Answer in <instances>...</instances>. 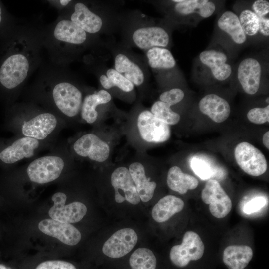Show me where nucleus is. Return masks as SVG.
<instances>
[{
  "label": "nucleus",
  "instance_id": "f257e3e1",
  "mask_svg": "<svg viewBox=\"0 0 269 269\" xmlns=\"http://www.w3.org/2000/svg\"><path fill=\"white\" fill-rule=\"evenodd\" d=\"M204 249V245L199 235L192 231H187L182 243L171 249L170 259L175 266L184 267L190 261L200 259L203 255Z\"/></svg>",
  "mask_w": 269,
  "mask_h": 269
},
{
  "label": "nucleus",
  "instance_id": "f03ea898",
  "mask_svg": "<svg viewBox=\"0 0 269 269\" xmlns=\"http://www.w3.org/2000/svg\"><path fill=\"white\" fill-rule=\"evenodd\" d=\"M29 68L28 60L24 55H9L0 66V83L7 89L15 88L25 79Z\"/></svg>",
  "mask_w": 269,
  "mask_h": 269
},
{
  "label": "nucleus",
  "instance_id": "7ed1b4c3",
  "mask_svg": "<svg viewBox=\"0 0 269 269\" xmlns=\"http://www.w3.org/2000/svg\"><path fill=\"white\" fill-rule=\"evenodd\" d=\"M234 156L240 168L248 175L259 176L267 170V162L264 154L247 142H242L236 145Z\"/></svg>",
  "mask_w": 269,
  "mask_h": 269
},
{
  "label": "nucleus",
  "instance_id": "20e7f679",
  "mask_svg": "<svg viewBox=\"0 0 269 269\" xmlns=\"http://www.w3.org/2000/svg\"><path fill=\"white\" fill-rule=\"evenodd\" d=\"M64 165V161L60 157L47 156L32 162L27 167V172L31 181L44 184L58 178Z\"/></svg>",
  "mask_w": 269,
  "mask_h": 269
},
{
  "label": "nucleus",
  "instance_id": "39448f33",
  "mask_svg": "<svg viewBox=\"0 0 269 269\" xmlns=\"http://www.w3.org/2000/svg\"><path fill=\"white\" fill-rule=\"evenodd\" d=\"M201 199L209 205L210 212L216 218H224L231 210V200L217 180L209 179L206 182L201 192Z\"/></svg>",
  "mask_w": 269,
  "mask_h": 269
},
{
  "label": "nucleus",
  "instance_id": "423d86ee",
  "mask_svg": "<svg viewBox=\"0 0 269 269\" xmlns=\"http://www.w3.org/2000/svg\"><path fill=\"white\" fill-rule=\"evenodd\" d=\"M137 126L142 138L148 142H163L171 136L169 125L156 118L149 111H144L139 115Z\"/></svg>",
  "mask_w": 269,
  "mask_h": 269
},
{
  "label": "nucleus",
  "instance_id": "0eeeda50",
  "mask_svg": "<svg viewBox=\"0 0 269 269\" xmlns=\"http://www.w3.org/2000/svg\"><path fill=\"white\" fill-rule=\"evenodd\" d=\"M54 205L49 209V216L57 221L70 224L81 220L87 213V207L82 203L73 202L65 205L67 197L62 192H57L52 196Z\"/></svg>",
  "mask_w": 269,
  "mask_h": 269
},
{
  "label": "nucleus",
  "instance_id": "6e6552de",
  "mask_svg": "<svg viewBox=\"0 0 269 269\" xmlns=\"http://www.w3.org/2000/svg\"><path fill=\"white\" fill-rule=\"evenodd\" d=\"M53 97L58 109L65 115L76 116L82 106V95L80 91L68 82H61L53 90Z\"/></svg>",
  "mask_w": 269,
  "mask_h": 269
},
{
  "label": "nucleus",
  "instance_id": "1a4fd4ad",
  "mask_svg": "<svg viewBox=\"0 0 269 269\" xmlns=\"http://www.w3.org/2000/svg\"><path fill=\"white\" fill-rule=\"evenodd\" d=\"M111 183L115 191V200L121 203L126 200L136 205L140 201L135 184L129 169L125 167L115 169L111 176Z\"/></svg>",
  "mask_w": 269,
  "mask_h": 269
},
{
  "label": "nucleus",
  "instance_id": "9d476101",
  "mask_svg": "<svg viewBox=\"0 0 269 269\" xmlns=\"http://www.w3.org/2000/svg\"><path fill=\"white\" fill-rule=\"evenodd\" d=\"M138 236L133 229H121L108 239L102 247V252L111 258H119L129 253L136 245Z\"/></svg>",
  "mask_w": 269,
  "mask_h": 269
},
{
  "label": "nucleus",
  "instance_id": "9b49d317",
  "mask_svg": "<svg viewBox=\"0 0 269 269\" xmlns=\"http://www.w3.org/2000/svg\"><path fill=\"white\" fill-rule=\"evenodd\" d=\"M73 147L79 155L99 162L105 161L110 151L108 144L92 134L83 135L75 142Z\"/></svg>",
  "mask_w": 269,
  "mask_h": 269
},
{
  "label": "nucleus",
  "instance_id": "f8f14e48",
  "mask_svg": "<svg viewBox=\"0 0 269 269\" xmlns=\"http://www.w3.org/2000/svg\"><path fill=\"white\" fill-rule=\"evenodd\" d=\"M38 228L46 235L56 238L69 246L77 244L81 239V233L73 225L52 219L41 221L39 223Z\"/></svg>",
  "mask_w": 269,
  "mask_h": 269
},
{
  "label": "nucleus",
  "instance_id": "ddd939ff",
  "mask_svg": "<svg viewBox=\"0 0 269 269\" xmlns=\"http://www.w3.org/2000/svg\"><path fill=\"white\" fill-rule=\"evenodd\" d=\"M261 75V67L255 59H244L238 66V79L244 91L248 94H254L258 91Z\"/></svg>",
  "mask_w": 269,
  "mask_h": 269
},
{
  "label": "nucleus",
  "instance_id": "4468645a",
  "mask_svg": "<svg viewBox=\"0 0 269 269\" xmlns=\"http://www.w3.org/2000/svg\"><path fill=\"white\" fill-rule=\"evenodd\" d=\"M133 40L140 49L149 50L153 47L167 46L169 38L164 29L153 26L137 29L133 35Z\"/></svg>",
  "mask_w": 269,
  "mask_h": 269
},
{
  "label": "nucleus",
  "instance_id": "2eb2a0df",
  "mask_svg": "<svg viewBox=\"0 0 269 269\" xmlns=\"http://www.w3.org/2000/svg\"><path fill=\"white\" fill-rule=\"evenodd\" d=\"M56 124L57 119L53 114H41L24 122L22 133L26 137L42 140L54 130Z\"/></svg>",
  "mask_w": 269,
  "mask_h": 269
},
{
  "label": "nucleus",
  "instance_id": "dca6fc26",
  "mask_svg": "<svg viewBox=\"0 0 269 269\" xmlns=\"http://www.w3.org/2000/svg\"><path fill=\"white\" fill-rule=\"evenodd\" d=\"M39 144L36 139L29 137L21 138L2 151L0 159L4 163L11 164L24 158L31 157Z\"/></svg>",
  "mask_w": 269,
  "mask_h": 269
},
{
  "label": "nucleus",
  "instance_id": "f3484780",
  "mask_svg": "<svg viewBox=\"0 0 269 269\" xmlns=\"http://www.w3.org/2000/svg\"><path fill=\"white\" fill-rule=\"evenodd\" d=\"M200 111L216 123H222L229 117L231 108L228 102L215 94L202 98L199 103Z\"/></svg>",
  "mask_w": 269,
  "mask_h": 269
},
{
  "label": "nucleus",
  "instance_id": "a211bd4d",
  "mask_svg": "<svg viewBox=\"0 0 269 269\" xmlns=\"http://www.w3.org/2000/svg\"><path fill=\"white\" fill-rule=\"evenodd\" d=\"M199 58L203 64L211 69L216 79L224 81L230 76L232 68L226 63L227 57L224 53L214 50H205L200 54Z\"/></svg>",
  "mask_w": 269,
  "mask_h": 269
},
{
  "label": "nucleus",
  "instance_id": "6ab92c4d",
  "mask_svg": "<svg viewBox=\"0 0 269 269\" xmlns=\"http://www.w3.org/2000/svg\"><path fill=\"white\" fill-rule=\"evenodd\" d=\"M128 169L140 200L143 202H148L153 196L156 183L147 178L145 168L139 162L132 163Z\"/></svg>",
  "mask_w": 269,
  "mask_h": 269
},
{
  "label": "nucleus",
  "instance_id": "aec40b11",
  "mask_svg": "<svg viewBox=\"0 0 269 269\" xmlns=\"http://www.w3.org/2000/svg\"><path fill=\"white\" fill-rule=\"evenodd\" d=\"M252 248L247 245H230L223 253V261L229 269H244L253 257Z\"/></svg>",
  "mask_w": 269,
  "mask_h": 269
},
{
  "label": "nucleus",
  "instance_id": "412c9836",
  "mask_svg": "<svg viewBox=\"0 0 269 269\" xmlns=\"http://www.w3.org/2000/svg\"><path fill=\"white\" fill-rule=\"evenodd\" d=\"M71 21L84 31L90 33L99 31L103 23L99 16L93 13L81 2L75 5L74 12L71 16Z\"/></svg>",
  "mask_w": 269,
  "mask_h": 269
},
{
  "label": "nucleus",
  "instance_id": "4be33fe9",
  "mask_svg": "<svg viewBox=\"0 0 269 269\" xmlns=\"http://www.w3.org/2000/svg\"><path fill=\"white\" fill-rule=\"evenodd\" d=\"M184 206V203L181 199L171 195L165 196L153 207L152 217L158 223L165 222L182 211Z\"/></svg>",
  "mask_w": 269,
  "mask_h": 269
},
{
  "label": "nucleus",
  "instance_id": "5701e85b",
  "mask_svg": "<svg viewBox=\"0 0 269 269\" xmlns=\"http://www.w3.org/2000/svg\"><path fill=\"white\" fill-rule=\"evenodd\" d=\"M167 184L172 190L184 194L188 190L196 188L198 181L195 177L183 173L179 167L174 166L168 172Z\"/></svg>",
  "mask_w": 269,
  "mask_h": 269
},
{
  "label": "nucleus",
  "instance_id": "b1692460",
  "mask_svg": "<svg viewBox=\"0 0 269 269\" xmlns=\"http://www.w3.org/2000/svg\"><path fill=\"white\" fill-rule=\"evenodd\" d=\"M54 35L59 41L75 44L83 43L87 38L85 31L68 20H62L57 24Z\"/></svg>",
  "mask_w": 269,
  "mask_h": 269
},
{
  "label": "nucleus",
  "instance_id": "393cba45",
  "mask_svg": "<svg viewBox=\"0 0 269 269\" xmlns=\"http://www.w3.org/2000/svg\"><path fill=\"white\" fill-rule=\"evenodd\" d=\"M111 100V95L104 90L86 96L82 104V118L88 123H94L98 117V112L96 110V107L100 104L107 103Z\"/></svg>",
  "mask_w": 269,
  "mask_h": 269
},
{
  "label": "nucleus",
  "instance_id": "a878e982",
  "mask_svg": "<svg viewBox=\"0 0 269 269\" xmlns=\"http://www.w3.org/2000/svg\"><path fill=\"white\" fill-rule=\"evenodd\" d=\"M115 68L134 85L139 86L144 81V74L140 67L123 54L115 57Z\"/></svg>",
  "mask_w": 269,
  "mask_h": 269
},
{
  "label": "nucleus",
  "instance_id": "bb28decb",
  "mask_svg": "<svg viewBox=\"0 0 269 269\" xmlns=\"http://www.w3.org/2000/svg\"><path fill=\"white\" fill-rule=\"evenodd\" d=\"M218 25L228 34L236 43L241 44L246 40V35L242 28L239 17L233 12H224L218 19Z\"/></svg>",
  "mask_w": 269,
  "mask_h": 269
},
{
  "label": "nucleus",
  "instance_id": "cd10ccee",
  "mask_svg": "<svg viewBox=\"0 0 269 269\" xmlns=\"http://www.w3.org/2000/svg\"><path fill=\"white\" fill-rule=\"evenodd\" d=\"M146 55L149 65L153 68L170 69L175 66V60L167 49L153 47L147 51Z\"/></svg>",
  "mask_w": 269,
  "mask_h": 269
},
{
  "label": "nucleus",
  "instance_id": "c85d7f7f",
  "mask_svg": "<svg viewBox=\"0 0 269 269\" xmlns=\"http://www.w3.org/2000/svg\"><path fill=\"white\" fill-rule=\"evenodd\" d=\"M129 264L132 269H156L157 260L151 250L139 248L131 255Z\"/></svg>",
  "mask_w": 269,
  "mask_h": 269
},
{
  "label": "nucleus",
  "instance_id": "c756f323",
  "mask_svg": "<svg viewBox=\"0 0 269 269\" xmlns=\"http://www.w3.org/2000/svg\"><path fill=\"white\" fill-rule=\"evenodd\" d=\"M106 75H101L99 79L101 84L105 89H109L116 86L126 92L134 89V85L115 69H109Z\"/></svg>",
  "mask_w": 269,
  "mask_h": 269
},
{
  "label": "nucleus",
  "instance_id": "7c9ffc66",
  "mask_svg": "<svg viewBox=\"0 0 269 269\" xmlns=\"http://www.w3.org/2000/svg\"><path fill=\"white\" fill-rule=\"evenodd\" d=\"M150 112L156 118L168 125H175L180 120L179 114L173 111L170 106L160 101L153 104Z\"/></svg>",
  "mask_w": 269,
  "mask_h": 269
},
{
  "label": "nucleus",
  "instance_id": "2f4dec72",
  "mask_svg": "<svg viewBox=\"0 0 269 269\" xmlns=\"http://www.w3.org/2000/svg\"><path fill=\"white\" fill-rule=\"evenodd\" d=\"M191 167L195 173L202 179H208L211 177H217L221 179L223 177V172L219 169H215L202 158L194 157L191 162Z\"/></svg>",
  "mask_w": 269,
  "mask_h": 269
},
{
  "label": "nucleus",
  "instance_id": "473e14b6",
  "mask_svg": "<svg viewBox=\"0 0 269 269\" xmlns=\"http://www.w3.org/2000/svg\"><path fill=\"white\" fill-rule=\"evenodd\" d=\"M239 19L246 35L253 36L259 31V17L252 11L248 9L242 11Z\"/></svg>",
  "mask_w": 269,
  "mask_h": 269
},
{
  "label": "nucleus",
  "instance_id": "72a5a7b5",
  "mask_svg": "<svg viewBox=\"0 0 269 269\" xmlns=\"http://www.w3.org/2000/svg\"><path fill=\"white\" fill-rule=\"evenodd\" d=\"M208 0H182L181 2L177 3L175 9L179 14L189 15L197 12L198 13L202 6Z\"/></svg>",
  "mask_w": 269,
  "mask_h": 269
},
{
  "label": "nucleus",
  "instance_id": "f704fd0d",
  "mask_svg": "<svg viewBox=\"0 0 269 269\" xmlns=\"http://www.w3.org/2000/svg\"><path fill=\"white\" fill-rule=\"evenodd\" d=\"M248 119L255 124H263L269 122V105L264 108L256 107L250 109L247 113Z\"/></svg>",
  "mask_w": 269,
  "mask_h": 269
},
{
  "label": "nucleus",
  "instance_id": "c9c22d12",
  "mask_svg": "<svg viewBox=\"0 0 269 269\" xmlns=\"http://www.w3.org/2000/svg\"><path fill=\"white\" fill-rule=\"evenodd\" d=\"M184 97V92L180 89L174 88L162 93L159 96L160 101L171 106L180 102Z\"/></svg>",
  "mask_w": 269,
  "mask_h": 269
},
{
  "label": "nucleus",
  "instance_id": "e433bc0d",
  "mask_svg": "<svg viewBox=\"0 0 269 269\" xmlns=\"http://www.w3.org/2000/svg\"><path fill=\"white\" fill-rule=\"evenodd\" d=\"M35 269H77L72 263L63 260H47L41 262Z\"/></svg>",
  "mask_w": 269,
  "mask_h": 269
},
{
  "label": "nucleus",
  "instance_id": "4c0bfd02",
  "mask_svg": "<svg viewBox=\"0 0 269 269\" xmlns=\"http://www.w3.org/2000/svg\"><path fill=\"white\" fill-rule=\"evenodd\" d=\"M266 204V200L262 197L252 199L246 204L244 211L247 214H251L259 211Z\"/></svg>",
  "mask_w": 269,
  "mask_h": 269
},
{
  "label": "nucleus",
  "instance_id": "58836bf2",
  "mask_svg": "<svg viewBox=\"0 0 269 269\" xmlns=\"http://www.w3.org/2000/svg\"><path fill=\"white\" fill-rule=\"evenodd\" d=\"M253 12L258 17H264L269 12V2L267 0H258L255 1L252 5Z\"/></svg>",
  "mask_w": 269,
  "mask_h": 269
},
{
  "label": "nucleus",
  "instance_id": "ea45409f",
  "mask_svg": "<svg viewBox=\"0 0 269 269\" xmlns=\"http://www.w3.org/2000/svg\"><path fill=\"white\" fill-rule=\"evenodd\" d=\"M215 5L211 1H208L200 9L198 14L203 18L210 17L215 10Z\"/></svg>",
  "mask_w": 269,
  "mask_h": 269
},
{
  "label": "nucleus",
  "instance_id": "a19ab883",
  "mask_svg": "<svg viewBox=\"0 0 269 269\" xmlns=\"http://www.w3.org/2000/svg\"><path fill=\"white\" fill-rule=\"evenodd\" d=\"M259 31L263 35H269V19L264 17H259Z\"/></svg>",
  "mask_w": 269,
  "mask_h": 269
},
{
  "label": "nucleus",
  "instance_id": "79ce46f5",
  "mask_svg": "<svg viewBox=\"0 0 269 269\" xmlns=\"http://www.w3.org/2000/svg\"><path fill=\"white\" fill-rule=\"evenodd\" d=\"M263 143L267 149H269V131L266 132L263 136Z\"/></svg>",
  "mask_w": 269,
  "mask_h": 269
},
{
  "label": "nucleus",
  "instance_id": "37998d69",
  "mask_svg": "<svg viewBox=\"0 0 269 269\" xmlns=\"http://www.w3.org/2000/svg\"><path fill=\"white\" fill-rule=\"evenodd\" d=\"M3 20V11L1 4H0V26L1 25Z\"/></svg>",
  "mask_w": 269,
  "mask_h": 269
},
{
  "label": "nucleus",
  "instance_id": "c03bdc74",
  "mask_svg": "<svg viewBox=\"0 0 269 269\" xmlns=\"http://www.w3.org/2000/svg\"><path fill=\"white\" fill-rule=\"evenodd\" d=\"M59 1L62 5L66 6L71 1V0H61Z\"/></svg>",
  "mask_w": 269,
  "mask_h": 269
},
{
  "label": "nucleus",
  "instance_id": "a18cd8bd",
  "mask_svg": "<svg viewBox=\"0 0 269 269\" xmlns=\"http://www.w3.org/2000/svg\"><path fill=\"white\" fill-rule=\"evenodd\" d=\"M0 269H12L9 267H7L4 265L0 264Z\"/></svg>",
  "mask_w": 269,
  "mask_h": 269
},
{
  "label": "nucleus",
  "instance_id": "49530a36",
  "mask_svg": "<svg viewBox=\"0 0 269 269\" xmlns=\"http://www.w3.org/2000/svg\"><path fill=\"white\" fill-rule=\"evenodd\" d=\"M269 97H268V98L266 99V102H267L268 103H269Z\"/></svg>",
  "mask_w": 269,
  "mask_h": 269
}]
</instances>
